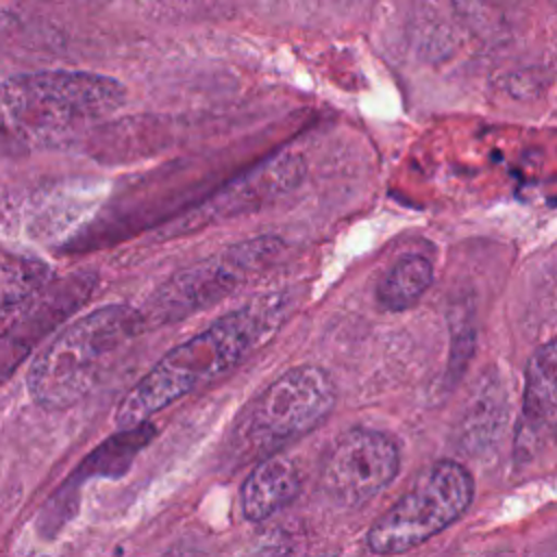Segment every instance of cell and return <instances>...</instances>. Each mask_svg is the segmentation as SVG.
<instances>
[{"mask_svg":"<svg viewBox=\"0 0 557 557\" xmlns=\"http://www.w3.org/2000/svg\"><path fill=\"white\" fill-rule=\"evenodd\" d=\"M522 409L537 431L557 429V337L540 346L527 363Z\"/></svg>","mask_w":557,"mask_h":557,"instance_id":"obj_10","label":"cell"},{"mask_svg":"<svg viewBox=\"0 0 557 557\" xmlns=\"http://www.w3.org/2000/svg\"><path fill=\"white\" fill-rule=\"evenodd\" d=\"M285 313L281 294H261L174 346L124 394L115 411L117 426H137L239 366L274 337Z\"/></svg>","mask_w":557,"mask_h":557,"instance_id":"obj_1","label":"cell"},{"mask_svg":"<svg viewBox=\"0 0 557 557\" xmlns=\"http://www.w3.org/2000/svg\"><path fill=\"white\" fill-rule=\"evenodd\" d=\"M94 274H74L33 298L0 337V381L11 374L30 348L61 324L94 289Z\"/></svg>","mask_w":557,"mask_h":557,"instance_id":"obj_8","label":"cell"},{"mask_svg":"<svg viewBox=\"0 0 557 557\" xmlns=\"http://www.w3.org/2000/svg\"><path fill=\"white\" fill-rule=\"evenodd\" d=\"M154 429L148 422H141L137 426L120 429L113 437H109L104 444H100L83 463L81 476H120L128 470L133 457L152 440Z\"/></svg>","mask_w":557,"mask_h":557,"instance_id":"obj_11","label":"cell"},{"mask_svg":"<svg viewBox=\"0 0 557 557\" xmlns=\"http://www.w3.org/2000/svg\"><path fill=\"white\" fill-rule=\"evenodd\" d=\"M433 281V268L424 257L400 259L379 285V302L389 311L409 309L422 298Z\"/></svg>","mask_w":557,"mask_h":557,"instance_id":"obj_12","label":"cell"},{"mask_svg":"<svg viewBox=\"0 0 557 557\" xmlns=\"http://www.w3.org/2000/svg\"><path fill=\"white\" fill-rule=\"evenodd\" d=\"M474 483L468 470L455 461L429 466L413 485L368 531V546L376 555L407 553L448 524L472 503Z\"/></svg>","mask_w":557,"mask_h":557,"instance_id":"obj_4","label":"cell"},{"mask_svg":"<svg viewBox=\"0 0 557 557\" xmlns=\"http://www.w3.org/2000/svg\"><path fill=\"white\" fill-rule=\"evenodd\" d=\"M300 492L298 466L278 453L265 455L242 485V513L246 520L261 522L287 507Z\"/></svg>","mask_w":557,"mask_h":557,"instance_id":"obj_9","label":"cell"},{"mask_svg":"<svg viewBox=\"0 0 557 557\" xmlns=\"http://www.w3.org/2000/svg\"><path fill=\"white\" fill-rule=\"evenodd\" d=\"M124 85L91 72H35L0 83V148L37 150L122 107Z\"/></svg>","mask_w":557,"mask_h":557,"instance_id":"obj_2","label":"cell"},{"mask_svg":"<svg viewBox=\"0 0 557 557\" xmlns=\"http://www.w3.org/2000/svg\"><path fill=\"white\" fill-rule=\"evenodd\" d=\"M507 4L509 0H455L457 11L472 28L481 33H490L500 26L507 13Z\"/></svg>","mask_w":557,"mask_h":557,"instance_id":"obj_13","label":"cell"},{"mask_svg":"<svg viewBox=\"0 0 557 557\" xmlns=\"http://www.w3.org/2000/svg\"><path fill=\"white\" fill-rule=\"evenodd\" d=\"M276 239H257L237 246L226 255L181 270L165 281L144 307L137 309L144 329L176 322L178 318H185L196 309L209 307L211 302L228 296L252 274L255 268L276 252Z\"/></svg>","mask_w":557,"mask_h":557,"instance_id":"obj_6","label":"cell"},{"mask_svg":"<svg viewBox=\"0 0 557 557\" xmlns=\"http://www.w3.org/2000/svg\"><path fill=\"white\" fill-rule=\"evenodd\" d=\"M144 331L139 311L128 305H107L78 318L33 359L26 376L30 398L46 409L76 405Z\"/></svg>","mask_w":557,"mask_h":557,"instance_id":"obj_3","label":"cell"},{"mask_svg":"<svg viewBox=\"0 0 557 557\" xmlns=\"http://www.w3.org/2000/svg\"><path fill=\"white\" fill-rule=\"evenodd\" d=\"M400 466L396 442L372 429H350L322 463V487L342 507H359L385 490Z\"/></svg>","mask_w":557,"mask_h":557,"instance_id":"obj_7","label":"cell"},{"mask_svg":"<svg viewBox=\"0 0 557 557\" xmlns=\"http://www.w3.org/2000/svg\"><path fill=\"white\" fill-rule=\"evenodd\" d=\"M335 383L318 366H296L255 396L235 424L239 444L272 453L283 442L313 431L335 407Z\"/></svg>","mask_w":557,"mask_h":557,"instance_id":"obj_5","label":"cell"}]
</instances>
